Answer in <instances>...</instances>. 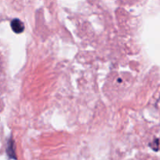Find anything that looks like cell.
Segmentation results:
<instances>
[{"label":"cell","instance_id":"obj_2","mask_svg":"<svg viewBox=\"0 0 160 160\" xmlns=\"http://www.w3.org/2000/svg\"><path fill=\"white\" fill-rule=\"evenodd\" d=\"M7 152V154H8V155L10 157V158H16V156H15V151H14V144H13V141L12 139H10V141H9Z\"/></svg>","mask_w":160,"mask_h":160},{"label":"cell","instance_id":"obj_1","mask_svg":"<svg viewBox=\"0 0 160 160\" xmlns=\"http://www.w3.org/2000/svg\"><path fill=\"white\" fill-rule=\"evenodd\" d=\"M11 28L15 33H22L24 30V25L20 20L13 19L11 21Z\"/></svg>","mask_w":160,"mask_h":160}]
</instances>
